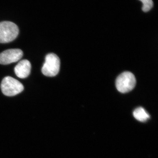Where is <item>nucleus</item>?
Returning <instances> with one entry per match:
<instances>
[{"mask_svg": "<svg viewBox=\"0 0 158 158\" xmlns=\"http://www.w3.org/2000/svg\"><path fill=\"white\" fill-rule=\"evenodd\" d=\"M19 33L18 27L9 21L0 23V43H7L13 41Z\"/></svg>", "mask_w": 158, "mask_h": 158, "instance_id": "obj_1", "label": "nucleus"}, {"mask_svg": "<svg viewBox=\"0 0 158 158\" xmlns=\"http://www.w3.org/2000/svg\"><path fill=\"white\" fill-rule=\"evenodd\" d=\"M136 84L135 77L130 72H124L120 74L116 81V88L122 93H127L132 90Z\"/></svg>", "mask_w": 158, "mask_h": 158, "instance_id": "obj_2", "label": "nucleus"}, {"mask_svg": "<svg viewBox=\"0 0 158 158\" xmlns=\"http://www.w3.org/2000/svg\"><path fill=\"white\" fill-rule=\"evenodd\" d=\"M1 87L3 94L7 96L17 95L24 90L22 84L11 77L4 78L1 83Z\"/></svg>", "mask_w": 158, "mask_h": 158, "instance_id": "obj_3", "label": "nucleus"}, {"mask_svg": "<svg viewBox=\"0 0 158 158\" xmlns=\"http://www.w3.org/2000/svg\"><path fill=\"white\" fill-rule=\"evenodd\" d=\"M60 66L59 57L55 54H48L46 56L45 62L43 65L41 71L46 76L55 77L59 73Z\"/></svg>", "mask_w": 158, "mask_h": 158, "instance_id": "obj_4", "label": "nucleus"}, {"mask_svg": "<svg viewBox=\"0 0 158 158\" xmlns=\"http://www.w3.org/2000/svg\"><path fill=\"white\" fill-rule=\"evenodd\" d=\"M23 51L19 49H10L0 53V64L8 65L17 62L22 58Z\"/></svg>", "mask_w": 158, "mask_h": 158, "instance_id": "obj_5", "label": "nucleus"}, {"mask_svg": "<svg viewBox=\"0 0 158 158\" xmlns=\"http://www.w3.org/2000/svg\"><path fill=\"white\" fill-rule=\"evenodd\" d=\"M31 62L27 59L20 61L14 69L15 74L20 78H26L31 73Z\"/></svg>", "mask_w": 158, "mask_h": 158, "instance_id": "obj_6", "label": "nucleus"}, {"mask_svg": "<svg viewBox=\"0 0 158 158\" xmlns=\"http://www.w3.org/2000/svg\"><path fill=\"white\" fill-rule=\"evenodd\" d=\"M133 115L137 120L141 122H144L150 118L149 114L144 108L141 107L137 108L134 110Z\"/></svg>", "mask_w": 158, "mask_h": 158, "instance_id": "obj_7", "label": "nucleus"}, {"mask_svg": "<svg viewBox=\"0 0 158 158\" xmlns=\"http://www.w3.org/2000/svg\"><path fill=\"white\" fill-rule=\"evenodd\" d=\"M143 3L142 10L144 12H148L153 7L152 0H140Z\"/></svg>", "mask_w": 158, "mask_h": 158, "instance_id": "obj_8", "label": "nucleus"}]
</instances>
